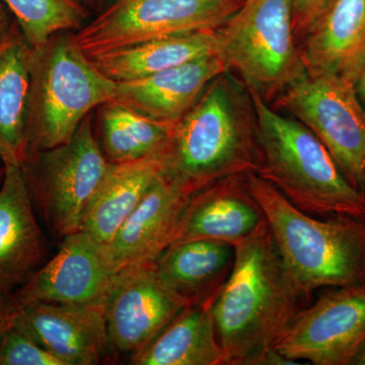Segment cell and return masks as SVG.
<instances>
[{"instance_id": "6da1fadb", "label": "cell", "mask_w": 365, "mask_h": 365, "mask_svg": "<svg viewBox=\"0 0 365 365\" xmlns=\"http://www.w3.org/2000/svg\"><path fill=\"white\" fill-rule=\"evenodd\" d=\"M309 299L288 272L265 220L235 245L232 271L213 302L225 365H253L274 349Z\"/></svg>"}, {"instance_id": "7a4b0ae2", "label": "cell", "mask_w": 365, "mask_h": 365, "mask_svg": "<svg viewBox=\"0 0 365 365\" xmlns=\"http://www.w3.org/2000/svg\"><path fill=\"white\" fill-rule=\"evenodd\" d=\"M163 155L165 174L191 194L225 178L257 173L260 150L248 86L230 71L213 79L173 126Z\"/></svg>"}, {"instance_id": "3957f363", "label": "cell", "mask_w": 365, "mask_h": 365, "mask_svg": "<svg viewBox=\"0 0 365 365\" xmlns=\"http://www.w3.org/2000/svg\"><path fill=\"white\" fill-rule=\"evenodd\" d=\"M295 284L311 297L323 287L365 283V217L319 220L295 207L257 173L245 174Z\"/></svg>"}, {"instance_id": "277c9868", "label": "cell", "mask_w": 365, "mask_h": 365, "mask_svg": "<svg viewBox=\"0 0 365 365\" xmlns=\"http://www.w3.org/2000/svg\"><path fill=\"white\" fill-rule=\"evenodd\" d=\"M250 93L260 150L257 174L309 215L365 217V194L346 179L318 137L257 91Z\"/></svg>"}, {"instance_id": "5b68a950", "label": "cell", "mask_w": 365, "mask_h": 365, "mask_svg": "<svg viewBox=\"0 0 365 365\" xmlns=\"http://www.w3.org/2000/svg\"><path fill=\"white\" fill-rule=\"evenodd\" d=\"M29 155L68 143L93 109L114 100L116 81L79 47L74 33L31 47Z\"/></svg>"}, {"instance_id": "8992f818", "label": "cell", "mask_w": 365, "mask_h": 365, "mask_svg": "<svg viewBox=\"0 0 365 365\" xmlns=\"http://www.w3.org/2000/svg\"><path fill=\"white\" fill-rule=\"evenodd\" d=\"M220 56L272 104L307 72L294 33V0H245L220 29Z\"/></svg>"}, {"instance_id": "52a82bcc", "label": "cell", "mask_w": 365, "mask_h": 365, "mask_svg": "<svg viewBox=\"0 0 365 365\" xmlns=\"http://www.w3.org/2000/svg\"><path fill=\"white\" fill-rule=\"evenodd\" d=\"M109 165L90 115L68 143L28 155L23 170L34 205L55 234L64 237L79 230Z\"/></svg>"}, {"instance_id": "ba28073f", "label": "cell", "mask_w": 365, "mask_h": 365, "mask_svg": "<svg viewBox=\"0 0 365 365\" xmlns=\"http://www.w3.org/2000/svg\"><path fill=\"white\" fill-rule=\"evenodd\" d=\"M245 0H115L74 33L88 57L145 41L220 30Z\"/></svg>"}, {"instance_id": "9c48e42d", "label": "cell", "mask_w": 365, "mask_h": 365, "mask_svg": "<svg viewBox=\"0 0 365 365\" xmlns=\"http://www.w3.org/2000/svg\"><path fill=\"white\" fill-rule=\"evenodd\" d=\"M271 105L313 132L346 179L364 192L365 108L353 83L337 76L307 74Z\"/></svg>"}, {"instance_id": "30bf717a", "label": "cell", "mask_w": 365, "mask_h": 365, "mask_svg": "<svg viewBox=\"0 0 365 365\" xmlns=\"http://www.w3.org/2000/svg\"><path fill=\"white\" fill-rule=\"evenodd\" d=\"M365 346V283L335 287L304 307L275 349L302 364L352 365Z\"/></svg>"}, {"instance_id": "8fae6325", "label": "cell", "mask_w": 365, "mask_h": 365, "mask_svg": "<svg viewBox=\"0 0 365 365\" xmlns=\"http://www.w3.org/2000/svg\"><path fill=\"white\" fill-rule=\"evenodd\" d=\"M155 262L132 264L113 277L104 317L114 351L130 356L140 351L189 307L160 279Z\"/></svg>"}, {"instance_id": "7c38bea8", "label": "cell", "mask_w": 365, "mask_h": 365, "mask_svg": "<svg viewBox=\"0 0 365 365\" xmlns=\"http://www.w3.org/2000/svg\"><path fill=\"white\" fill-rule=\"evenodd\" d=\"M116 272L105 245L79 230L64 237L57 254L14 294L19 306L56 302L104 307Z\"/></svg>"}, {"instance_id": "4fadbf2b", "label": "cell", "mask_w": 365, "mask_h": 365, "mask_svg": "<svg viewBox=\"0 0 365 365\" xmlns=\"http://www.w3.org/2000/svg\"><path fill=\"white\" fill-rule=\"evenodd\" d=\"M14 325L62 365L98 364L111 350L104 307L33 302L20 306Z\"/></svg>"}, {"instance_id": "5bb4252c", "label": "cell", "mask_w": 365, "mask_h": 365, "mask_svg": "<svg viewBox=\"0 0 365 365\" xmlns=\"http://www.w3.org/2000/svg\"><path fill=\"white\" fill-rule=\"evenodd\" d=\"M4 165L0 185V288L14 292L49 260L50 249L36 217L23 167Z\"/></svg>"}, {"instance_id": "9a60e30c", "label": "cell", "mask_w": 365, "mask_h": 365, "mask_svg": "<svg viewBox=\"0 0 365 365\" xmlns=\"http://www.w3.org/2000/svg\"><path fill=\"white\" fill-rule=\"evenodd\" d=\"M192 195L163 172L112 241L105 245L115 270L157 260L174 241Z\"/></svg>"}, {"instance_id": "2e32d148", "label": "cell", "mask_w": 365, "mask_h": 365, "mask_svg": "<svg viewBox=\"0 0 365 365\" xmlns=\"http://www.w3.org/2000/svg\"><path fill=\"white\" fill-rule=\"evenodd\" d=\"M265 220L245 175L225 178L192 195L172 245L215 240L235 247Z\"/></svg>"}, {"instance_id": "e0dca14e", "label": "cell", "mask_w": 365, "mask_h": 365, "mask_svg": "<svg viewBox=\"0 0 365 365\" xmlns=\"http://www.w3.org/2000/svg\"><path fill=\"white\" fill-rule=\"evenodd\" d=\"M227 71L220 55H210L145 78L118 81L113 101L153 121L175 125L206 86Z\"/></svg>"}, {"instance_id": "ac0fdd59", "label": "cell", "mask_w": 365, "mask_h": 365, "mask_svg": "<svg viewBox=\"0 0 365 365\" xmlns=\"http://www.w3.org/2000/svg\"><path fill=\"white\" fill-rule=\"evenodd\" d=\"M365 41V0H333L300 42L309 76H337L355 85Z\"/></svg>"}, {"instance_id": "d6986e66", "label": "cell", "mask_w": 365, "mask_h": 365, "mask_svg": "<svg viewBox=\"0 0 365 365\" xmlns=\"http://www.w3.org/2000/svg\"><path fill=\"white\" fill-rule=\"evenodd\" d=\"M31 46L14 21L0 40V160L23 167L29 155Z\"/></svg>"}, {"instance_id": "ffe728a7", "label": "cell", "mask_w": 365, "mask_h": 365, "mask_svg": "<svg viewBox=\"0 0 365 365\" xmlns=\"http://www.w3.org/2000/svg\"><path fill=\"white\" fill-rule=\"evenodd\" d=\"M163 172V153L134 162L110 163L79 230L109 244Z\"/></svg>"}, {"instance_id": "44dd1931", "label": "cell", "mask_w": 365, "mask_h": 365, "mask_svg": "<svg viewBox=\"0 0 365 365\" xmlns=\"http://www.w3.org/2000/svg\"><path fill=\"white\" fill-rule=\"evenodd\" d=\"M235 247L215 240L172 245L155 260L158 276L188 306L215 299L234 265Z\"/></svg>"}, {"instance_id": "7402d4cb", "label": "cell", "mask_w": 365, "mask_h": 365, "mask_svg": "<svg viewBox=\"0 0 365 365\" xmlns=\"http://www.w3.org/2000/svg\"><path fill=\"white\" fill-rule=\"evenodd\" d=\"M220 30L145 41L88 57L112 81L145 78L210 55H220Z\"/></svg>"}, {"instance_id": "603a6c76", "label": "cell", "mask_w": 365, "mask_h": 365, "mask_svg": "<svg viewBox=\"0 0 365 365\" xmlns=\"http://www.w3.org/2000/svg\"><path fill=\"white\" fill-rule=\"evenodd\" d=\"M215 300L185 307L153 342L129 357V364L225 365L213 319Z\"/></svg>"}, {"instance_id": "cb8c5ba5", "label": "cell", "mask_w": 365, "mask_h": 365, "mask_svg": "<svg viewBox=\"0 0 365 365\" xmlns=\"http://www.w3.org/2000/svg\"><path fill=\"white\" fill-rule=\"evenodd\" d=\"M101 148L112 163L134 162L162 153L174 125L153 121L116 101L101 106Z\"/></svg>"}, {"instance_id": "d4e9b609", "label": "cell", "mask_w": 365, "mask_h": 365, "mask_svg": "<svg viewBox=\"0 0 365 365\" xmlns=\"http://www.w3.org/2000/svg\"><path fill=\"white\" fill-rule=\"evenodd\" d=\"M31 47L44 44L55 34L78 31L88 13L76 0H2Z\"/></svg>"}, {"instance_id": "484cf974", "label": "cell", "mask_w": 365, "mask_h": 365, "mask_svg": "<svg viewBox=\"0 0 365 365\" xmlns=\"http://www.w3.org/2000/svg\"><path fill=\"white\" fill-rule=\"evenodd\" d=\"M0 365H62L20 327L14 325L0 340Z\"/></svg>"}, {"instance_id": "4316f807", "label": "cell", "mask_w": 365, "mask_h": 365, "mask_svg": "<svg viewBox=\"0 0 365 365\" xmlns=\"http://www.w3.org/2000/svg\"><path fill=\"white\" fill-rule=\"evenodd\" d=\"M333 0H294V33L300 44Z\"/></svg>"}, {"instance_id": "83f0119b", "label": "cell", "mask_w": 365, "mask_h": 365, "mask_svg": "<svg viewBox=\"0 0 365 365\" xmlns=\"http://www.w3.org/2000/svg\"><path fill=\"white\" fill-rule=\"evenodd\" d=\"M19 309L20 306L14 297V292L0 288V340L14 325Z\"/></svg>"}, {"instance_id": "f1b7e54d", "label": "cell", "mask_w": 365, "mask_h": 365, "mask_svg": "<svg viewBox=\"0 0 365 365\" xmlns=\"http://www.w3.org/2000/svg\"><path fill=\"white\" fill-rule=\"evenodd\" d=\"M14 18L4 2L0 0V40L14 25Z\"/></svg>"}, {"instance_id": "f546056e", "label": "cell", "mask_w": 365, "mask_h": 365, "mask_svg": "<svg viewBox=\"0 0 365 365\" xmlns=\"http://www.w3.org/2000/svg\"><path fill=\"white\" fill-rule=\"evenodd\" d=\"M355 91H356L357 96H359L360 102L365 108V66L360 72L359 78L355 83Z\"/></svg>"}, {"instance_id": "4dcf8cb0", "label": "cell", "mask_w": 365, "mask_h": 365, "mask_svg": "<svg viewBox=\"0 0 365 365\" xmlns=\"http://www.w3.org/2000/svg\"><path fill=\"white\" fill-rule=\"evenodd\" d=\"M352 365H365V346L362 348L361 351L357 355L356 359L353 361Z\"/></svg>"}, {"instance_id": "1f68e13d", "label": "cell", "mask_w": 365, "mask_h": 365, "mask_svg": "<svg viewBox=\"0 0 365 365\" xmlns=\"http://www.w3.org/2000/svg\"><path fill=\"white\" fill-rule=\"evenodd\" d=\"M4 169H6V165H4V163L0 160V185H1L2 179H4Z\"/></svg>"}, {"instance_id": "d6a6232c", "label": "cell", "mask_w": 365, "mask_h": 365, "mask_svg": "<svg viewBox=\"0 0 365 365\" xmlns=\"http://www.w3.org/2000/svg\"><path fill=\"white\" fill-rule=\"evenodd\" d=\"M360 66H361V71L362 68H364L365 66V41H364V49H362L361 52V57H360ZM361 72V71H360Z\"/></svg>"}, {"instance_id": "836d02e7", "label": "cell", "mask_w": 365, "mask_h": 365, "mask_svg": "<svg viewBox=\"0 0 365 365\" xmlns=\"http://www.w3.org/2000/svg\"><path fill=\"white\" fill-rule=\"evenodd\" d=\"M83 1L88 2L91 4H97L98 2L104 1V0H83Z\"/></svg>"}, {"instance_id": "e575fe53", "label": "cell", "mask_w": 365, "mask_h": 365, "mask_svg": "<svg viewBox=\"0 0 365 365\" xmlns=\"http://www.w3.org/2000/svg\"><path fill=\"white\" fill-rule=\"evenodd\" d=\"M362 191L365 194V170H364V188H362Z\"/></svg>"}]
</instances>
